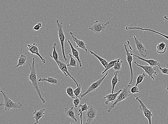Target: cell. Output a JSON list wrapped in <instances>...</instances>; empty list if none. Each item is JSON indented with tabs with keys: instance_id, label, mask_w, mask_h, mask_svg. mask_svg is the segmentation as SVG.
<instances>
[{
	"instance_id": "6da1fadb",
	"label": "cell",
	"mask_w": 168,
	"mask_h": 124,
	"mask_svg": "<svg viewBox=\"0 0 168 124\" xmlns=\"http://www.w3.org/2000/svg\"><path fill=\"white\" fill-rule=\"evenodd\" d=\"M28 78L29 80L31 82L33 88L36 90L37 93L39 95L40 99L42 100L43 104L46 103V101L42 96L41 92L40 91L39 86H38L37 78V72L35 67V58H33L32 63V67L30 68V73L28 75Z\"/></svg>"
},
{
	"instance_id": "7a4b0ae2",
	"label": "cell",
	"mask_w": 168,
	"mask_h": 124,
	"mask_svg": "<svg viewBox=\"0 0 168 124\" xmlns=\"http://www.w3.org/2000/svg\"><path fill=\"white\" fill-rule=\"evenodd\" d=\"M131 85H127L123 89L122 91L120 93L118 96L116 100L113 103H112L110 107H109L107 109V111L108 112H111L112 109L115 108L116 105L119 102H121L124 100L128 98L131 95L133 94L131 92L130 90H129V87H130Z\"/></svg>"
},
{
	"instance_id": "3957f363",
	"label": "cell",
	"mask_w": 168,
	"mask_h": 124,
	"mask_svg": "<svg viewBox=\"0 0 168 124\" xmlns=\"http://www.w3.org/2000/svg\"><path fill=\"white\" fill-rule=\"evenodd\" d=\"M1 92L3 94L4 102V103H1L0 105L1 106H4L5 110L6 111H9L12 108L17 110V109L21 108L22 107V105L21 103H15L2 90H1Z\"/></svg>"
},
{
	"instance_id": "277c9868",
	"label": "cell",
	"mask_w": 168,
	"mask_h": 124,
	"mask_svg": "<svg viewBox=\"0 0 168 124\" xmlns=\"http://www.w3.org/2000/svg\"><path fill=\"white\" fill-rule=\"evenodd\" d=\"M56 22L58 26L57 29L58 30L59 39H60V43H61L62 53H63V57L65 61L68 62V60L66 58V54H65L64 43L65 39V36L63 30V22L60 23L58 20H57Z\"/></svg>"
},
{
	"instance_id": "5b68a950",
	"label": "cell",
	"mask_w": 168,
	"mask_h": 124,
	"mask_svg": "<svg viewBox=\"0 0 168 124\" xmlns=\"http://www.w3.org/2000/svg\"><path fill=\"white\" fill-rule=\"evenodd\" d=\"M110 22L107 21V23H103L97 21L92 27L88 28L89 30H91L93 32L97 34H102L105 32L107 25H110Z\"/></svg>"
},
{
	"instance_id": "8992f818",
	"label": "cell",
	"mask_w": 168,
	"mask_h": 124,
	"mask_svg": "<svg viewBox=\"0 0 168 124\" xmlns=\"http://www.w3.org/2000/svg\"><path fill=\"white\" fill-rule=\"evenodd\" d=\"M135 98L136 100H138L139 103H140V105H139V108L143 112L144 116L148 120L149 124H152V117L153 116V115L152 113V110L149 109L139 97H136Z\"/></svg>"
},
{
	"instance_id": "52a82bcc",
	"label": "cell",
	"mask_w": 168,
	"mask_h": 124,
	"mask_svg": "<svg viewBox=\"0 0 168 124\" xmlns=\"http://www.w3.org/2000/svg\"><path fill=\"white\" fill-rule=\"evenodd\" d=\"M97 115V112L95 107L91 105H89L88 110L85 112V115L87 120L86 124L93 123Z\"/></svg>"
},
{
	"instance_id": "ba28073f",
	"label": "cell",
	"mask_w": 168,
	"mask_h": 124,
	"mask_svg": "<svg viewBox=\"0 0 168 124\" xmlns=\"http://www.w3.org/2000/svg\"><path fill=\"white\" fill-rule=\"evenodd\" d=\"M134 63L137 66L140 67L144 70L145 73L147 74L148 75L149 77L151 78L152 80H155V78L153 77V75H157L158 73L156 71V66H149V64L145 65V66H143L138 64L136 61L134 62Z\"/></svg>"
},
{
	"instance_id": "9c48e42d",
	"label": "cell",
	"mask_w": 168,
	"mask_h": 124,
	"mask_svg": "<svg viewBox=\"0 0 168 124\" xmlns=\"http://www.w3.org/2000/svg\"><path fill=\"white\" fill-rule=\"evenodd\" d=\"M109 72H107L105 74V76H104L103 77L100 79L99 80H97V81L95 82L92 84L91 85H90L89 87L88 90H87V91L85 92L83 94L81 95L80 100H81L82 98L84 97L88 94L91 92H93L95 91L97 87H98L99 86H100V85H101V84L103 82L104 80L105 79L106 77L107 76V75H108Z\"/></svg>"
},
{
	"instance_id": "30bf717a",
	"label": "cell",
	"mask_w": 168,
	"mask_h": 124,
	"mask_svg": "<svg viewBox=\"0 0 168 124\" xmlns=\"http://www.w3.org/2000/svg\"><path fill=\"white\" fill-rule=\"evenodd\" d=\"M124 46L125 51V54L127 55V60L128 63L129 68H130L131 74V80L130 82L128 83V85H131L133 83V79L134 73L133 69V67L132 66V63L133 61V53L131 52H129L127 48V45L124 44Z\"/></svg>"
},
{
	"instance_id": "8fae6325",
	"label": "cell",
	"mask_w": 168,
	"mask_h": 124,
	"mask_svg": "<svg viewBox=\"0 0 168 124\" xmlns=\"http://www.w3.org/2000/svg\"><path fill=\"white\" fill-rule=\"evenodd\" d=\"M26 50L27 51L30 52L32 55L35 54L39 57L43 64L46 63V60L40 54L39 51H38V44L37 43H33L28 44Z\"/></svg>"
},
{
	"instance_id": "7c38bea8",
	"label": "cell",
	"mask_w": 168,
	"mask_h": 124,
	"mask_svg": "<svg viewBox=\"0 0 168 124\" xmlns=\"http://www.w3.org/2000/svg\"><path fill=\"white\" fill-rule=\"evenodd\" d=\"M133 37L134 39V43H135L136 48L138 51V52L139 54L141 56L143 57H146L148 54V51L146 49L145 47L141 41H139V40L138 39L135 35H134Z\"/></svg>"
},
{
	"instance_id": "4fadbf2b",
	"label": "cell",
	"mask_w": 168,
	"mask_h": 124,
	"mask_svg": "<svg viewBox=\"0 0 168 124\" xmlns=\"http://www.w3.org/2000/svg\"><path fill=\"white\" fill-rule=\"evenodd\" d=\"M70 34L71 35L72 38H73V41L76 44V47L85 50V51L87 52H88V49L86 48V43L84 41H82V40L79 39L76 37L74 36V33L72 32H70Z\"/></svg>"
},
{
	"instance_id": "5bb4252c",
	"label": "cell",
	"mask_w": 168,
	"mask_h": 124,
	"mask_svg": "<svg viewBox=\"0 0 168 124\" xmlns=\"http://www.w3.org/2000/svg\"><path fill=\"white\" fill-rule=\"evenodd\" d=\"M58 63H59L60 66H61L62 70V72H63V76H65V77H67L68 76H69L75 82L76 84L77 87H78L79 86V85L78 82H77L74 78L70 74V73L68 72L67 66L66 64L63 62L59 61V60L58 61Z\"/></svg>"
},
{
	"instance_id": "9a60e30c",
	"label": "cell",
	"mask_w": 168,
	"mask_h": 124,
	"mask_svg": "<svg viewBox=\"0 0 168 124\" xmlns=\"http://www.w3.org/2000/svg\"><path fill=\"white\" fill-rule=\"evenodd\" d=\"M125 29L126 30L138 29L142 30V31H150L152 32L156 33V34L160 35L161 36L164 37L166 39L168 40V36H167V35L164 34L162 33L156 31H155V30L149 29V28H143L140 27H131L127 26L126 27Z\"/></svg>"
},
{
	"instance_id": "2e32d148",
	"label": "cell",
	"mask_w": 168,
	"mask_h": 124,
	"mask_svg": "<svg viewBox=\"0 0 168 124\" xmlns=\"http://www.w3.org/2000/svg\"><path fill=\"white\" fill-rule=\"evenodd\" d=\"M122 89H120L117 92L115 93L110 94L107 95L105 97L104 99H107V100L105 102L106 105H107L110 102H112L115 101L116 100L118 96L120 93L122 91Z\"/></svg>"
},
{
	"instance_id": "e0dca14e",
	"label": "cell",
	"mask_w": 168,
	"mask_h": 124,
	"mask_svg": "<svg viewBox=\"0 0 168 124\" xmlns=\"http://www.w3.org/2000/svg\"><path fill=\"white\" fill-rule=\"evenodd\" d=\"M45 110V109L44 108L41 109L39 110H35L33 113V114H34V117H33V118L35 119V122L34 123V124H37L40 119L44 117Z\"/></svg>"
},
{
	"instance_id": "ac0fdd59",
	"label": "cell",
	"mask_w": 168,
	"mask_h": 124,
	"mask_svg": "<svg viewBox=\"0 0 168 124\" xmlns=\"http://www.w3.org/2000/svg\"><path fill=\"white\" fill-rule=\"evenodd\" d=\"M74 106L71 107L70 108H68V107L65 108V111L66 116L70 117V118L75 120V123H76L78 122L76 117L75 115L74 110Z\"/></svg>"
},
{
	"instance_id": "d6986e66",
	"label": "cell",
	"mask_w": 168,
	"mask_h": 124,
	"mask_svg": "<svg viewBox=\"0 0 168 124\" xmlns=\"http://www.w3.org/2000/svg\"><path fill=\"white\" fill-rule=\"evenodd\" d=\"M68 41L71 48L72 55H73V56L75 58H76L78 60L79 63V67H81L82 66V64L81 61L80 59L79 52L74 47L73 44H72V43L70 40H68Z\"/></svg>"
},
{
	"instance_id": "ffe728a7",
	"label": "cell",
	"mask_w": 168,
	"mask_h": 124,
	"mask_svg": "<svg viewBox=\"0 0 168 124\" xmlns=\"http://www.w3.org/2000/svg\"><path fill=\"white\" fill-rule=\"evenodd\" d=\"M133 55L134 56L136 57L139 59L142 60L143 61L146 62H147L148 64H149V65H150V66L157 67L159 65H160V63L158 61H157V60L152 59H146L141 57H140L134 54L133 53Z\"/></svg>"
},
{
	"instance_id": "44dd1931",
	"label": "cell",
	"mask_w": 168,
	"mask_h": 124,
	"mask_svg": "<svg viewBox=\"0 0 168 124\" xmlns=\"http://www.w3.org/2000/svg\"><path fill=\"white\" fill-rule=\"evenodd\" d=\"M57 43H54L53 44V55L49 53V54L50 56L54 60H55V62H56V63L58 64V66L59 67V68H60V70L62 71V70L61 69V66H60L59 63H58V52H57L56 49V47L57 46Z\"/></svg>"
},
{
	"instance_id": "7402d4cb",
	"label": "cell",
	"mask_w": 168,
	"mask_h": 124,
	"mask_svg": "<svg viewBox=\"0 0 168 124\" xmlns=\"http://www.w3.org/2000/svg\"><path fill=\"white\" fill-rule=\"evenodd\" d=\"M120 72V71H115L114 73L115 75L112 79V93H113L115 91V88L117 84L118 81L120 80V78L118 77V75Z\"/></svg>"
},
{
	"instance_id": "603a6c76",
	"label": "cell",
	"mask_w": 168,
	"mask_h": 124,
	"mask_svg": "<svg viewBox=\"0 0 168 124\" xmlns=\"http://www.w3.org/2000/svg\"><path fill=\"white\" fill-rule=\"evenodd\" d=\"M39 82H45L46 81L47 82L52 84L53 85H60L58 82V80L53 77H48V78H40L38 80Z\"/></svg>"
},
{
	"instance_id": "cb8c5ba5",
	"label": "cell",
	"mask_w": 168,
	"mask_h": 124,
	"mask_svg": "<svg viewBox=\"0 0 168 124\" xmlns=\"http://www.w3.org/2000/svg\"><path fill=\"white\" fill-rule=\"evenodd\" d=\"M156 48H157V53L160 54L165 53L167 50L166 44L164 42L159 43Z\"/></svg>"
},
{
	"instance_id": "d4e9b609",
	"label": "cell",
	"mask_w": 168,
	"mask_h": 124,
	"mask_svg": "<svg viewBox=\"0 0 168 124\" xmlns=\"http://www.w3.org/2000/svg\"><path fill=\"white\" fill-rule=\"evenodd\" d=\"M27 60V57L24 54H21L18 59V64L14 67L16 68L18 67L25 66Z\"/></svg>"
},
{
	"instance_id": "484cf974",
	"label": "cell",
	"mask_w": 168,
	"mask_h": 124,
	"mask_svg": "<svg viewBox=\"0 0 168 124\" xmlns=\"http://www.w3.org/2000/svg\"><path fill=\"white\" fill-rule=\"evenodd\" d=\"M121 58L117 59H115V60H112V61H111L110 62L108 63V64H107V66L106 68L104 71L102 72V75L104 74L105 72H106L107 71H108L111 68H113L114 66L117 62H118L120 61Z\"/></svg>"
},
{
	"instance_id": "4316f807",
	"label": "cell",
	"mask_w": 168,
	"mask_h": 124,
	"mask_svg": "<svg viewBox=\"0 0 168 124\" xmlns=\"http://www.w3.org/2000/svg\"><path fill=\"white\" fill-rule=\"evenodd\" d=\"M79 107H81V109H80L79 110V113L78 114V115L80 116L81 124H83L82 122V115H83V112L84 111H87L89 108V105H87V103H85L84 105L81 104L79 105Z\"/></svg>"
},
{
	"instance_id": "83f0119b",
	"label": "cell",
	"mask_w": 168,
	"mask_h": 124,
	"mask_svg": "<svg viewBox=\"0 0 168 124\" xmlns=\"http://www.w3.org/2000/svg\"><path fill=\"white\" fill-rule=\"evenodd\" d=\"M90 53L91 54H92L94 55L97 58V59L99 60V61H100L101 63L102 64V66H104V67H105V69L106 68L107 65L108 63V61L105 59L102 58L100 56H98V55L94 53L93 51H90Z\"/></svg>"
},
{
	"instance_id": "f1b7e54d",
	"label": "cell",
	"mask_w": 168,
	"mask_h": 124,
	"mask_svg": "<svg viewBox=\"0 0 168 124\" xmlns=\"http://www.w3.org/2000/svg\"><path fill=\"white\" fill-rule=\"evenodd\" d=\"M68 56V57L70 59V61L69 63L67 65V66L69 67H75L77 66V64L76 60L75 59V58H74L73 55L71 54H69Z\"/></svg>"
},
{
	"instance_id": "f546056e",
	"label": "cell",
	"mask_w": 168,
	"mask_h": 124,
	"mask_svg": "<svg viewBox=\"0 0 168 124\" xmlns=\"http://www.w3.org/2000/svg\"><path fill=\"white\" fill-rule=\"evenodd\" d=\"M66 92L68 96L74 99L76 98V97L74 93L73 89L71 87H68L67 88Z\"/></svg>"
},
{
	"instance_id": "4dcf8cb0",
	"label": "cell",
	"mask_w": 168,
	"mask_h": 124,
	"mask_svg": "<svg viewBox=\"0 0 168 124\" xmlns=\"http://www.w3.org/2000/svg\"><path fill=\"white\" fill-rule=\"evenodd\" d=\"M145 76L146 74L145 73H143L142 75H139L137 77L136 82L135 85L138 86V85L139 84L142 83Z\"/></svg>"
},
{
	"instance_id": "1f68e13d",
	"label": "cell",
	"mask_w": 168,
	"mask_h": 124,
	"mask_svg": "<svg viewBox=\"0 0 168 124\" xmlns=\"http://www.w3.org/2000/svg\"><path fill=\"white\" fill-rule=\"evenodd\" d=\"M123 63V61H120L117 62L113 67L114 70L115 71H120L122 70V65Z\"/></svg>"
},
{
	"instance_id": "d6a6232c",
	"label": "cell",
	"mask_w": 168,
	"mask_h": 124,
	"mask_svg": "<svg viewBox=\"0 0 168 124\" xmlns=\"http://www.w3.org/2000/svg\"><path fill=\"white\" fill-rule=\"evenodd\" d=\"M82 86V85L80 84L79 85V86L78 87L74 90V93L76 97H79V95L80 93L81 92Z\"/></svg>"
},
{
	"instance_id": "836d02e7",
	"label": "cell",
	"mask_w": 168,
	"mask_h": 124,
	"mask_svg": "<svg viewBox=\"0 0 168 124\" xmlns=\"http://www.w3.org/2000/svg\"><path fill=\"white\" fill-rule=\"evenodd\" d=\"M79 97H77L73 100L74 107L75 108H77L80 102V99L79 98Z\"/></svg>"
},
{
	"instance_id": "e575fe53",
	"label": "cell",
	"mask_w": 168,
	"mask_h": 124,
	"mask_svg": "<svg viewBox=\"0 0 168 124\" xmlns=\"http://www.w3.org/2000/svg\"><path fill=\"white\" fill-rule=\"evenodd\" d=\"M158 67L161 73L163 74L168 75V69L165 67L162 68L161 66V65H159Z\"/></svg>"
},
{
	"instance_id": "d590c367",
	"label": "cell",
	"mask_w": 168,
	"mask_h": 124,
	"mask_svg": "<svg viewBox=\"0 0 168 124\" xmlns=\"http://www.w3.org/2000/svg\"><path fill=\"white\" fill-rule=\"evenodd\" d=\"M132 94L138 93H139V90L138 87L137 85H135V86L132 87L131 89L130 90Z\"/></svg>"
},
{
	"instance_id": "8d00e7d4",
	"label": "cell",
	"mask_w": 168,
	"mask_h": 124,
	"mask_svg": "<svg viewBox=\"0 0 168 124\" xmlns=\"http://www.w3.org/2000/svg\"><path fill=\"white\" fill-rule=\"evenodd\" d=\"M42 24L41 23H38L36 25H35L33 28V29L34 31H38L42 27Z\"/></svg>"
},
{
	"instance_id": "74e56055",
	"label": "cell",
	"mask_w": 168,
	"mask_h": 124,
	"mask_svg": "<svg viewBox=\"0 0 168 124\" xmlns=\"http://www.w3.org/2000/svg\"><path fill=\"white\" fill-rule=\"evenodd\" d=\"M164 18L168 21V17L167 16H164Z\"/></svg>"
},
{
	"instance_id": "f35d334b",
	"label": "cell",
	"mask_w": 168,
	"mask_h": 124,
	"mask_svg": "<svg viewBox=\"0 0 168 124\" xmlns=\"http://www.w3.org/2000/svg\"><path fill=\"white\" fill-rule=\"evenodd\" d=\"M166 90H168V86L167 87V88H166Z\"/></svg>"
},
{
	"instance_id": "ab89813d",
	"label": "cell",
	"mask_w": 168,
	"mask_h": 124,
	"mask_svg": "<svg viewBox=\"0 0 168 124\" xmlns=\"http://www.w3.org/2000/svg\"><path fill=\"white\" fill-rule=\"evenodd\" d=\"M125 1H127L128 0H125Z\"/></svg>"
}]
</instances>
